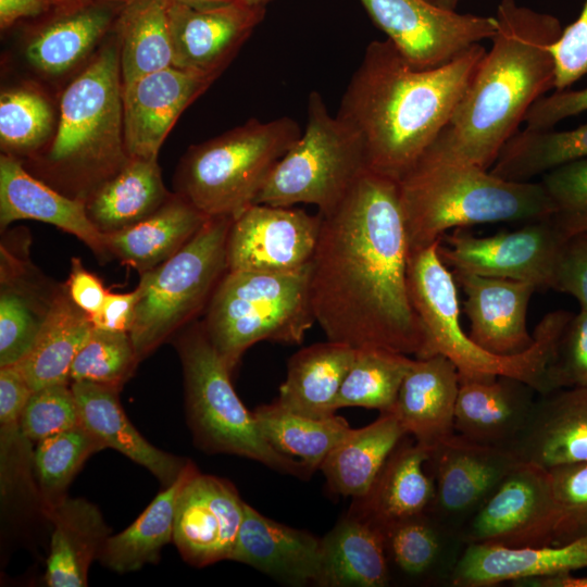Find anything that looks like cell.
<instances>
[{
    "mask_svg": "<svg viewBox=\"0 0 587 587\" xmlns=\"http://www.w3.org/2000/svg\"><path fill=\"white\" fill-rule=\"evenodd\" d=\"M107 1H110V2H112V3H117V4H120V5H123V4L128 3V2H130V1H133V0H107Z\"/></svg>",
    "mask_w": 587,
    "mask_h": 587,
    "instance_id": "obj_64",
    "label": "cell"
},
{
    "mask_svg": "<svg viewBox=\"0 0 587 587\" xmlns=\"http://www.w3.org/2000/svg\"><path fill=\"white\" fill-rule=\"evenodd\" d=\"M460 387L457 366L445 355L414 359L398 391L394 412L408 435L429 451L455 434Z\"/></svg>",
    "mask_w": 587,
    "mask_h": 587,
    "instance_id": "obj_26",
    "label": "cell"
},
{
    "mask_svg": "<svg viewBox=\"0 0 587 587\" xmlns=\"http://www.w3.org/2000/svg\"><path fill=\"white\" fill-rule=\"evenodd\" d=\"M54 5V0H0V27L5 29L21 18L34 17Z\"/></svg>",
    "mask_w": 587,
    "mask_h": 587,
    "instance_id": "obj_57",
    "label": "cell"
},
{
    "mask_svg": "<svg viewBox=\"0 0 587 587\" xmlns=\"http://www.w3.org/2000/svg\"><path fill=\"white\" fill-rule=\"evenodd\" d=\"M139 297V287L125 294L108 291L100 309L89 315L92 326L111 332L129 333Z\"/></svg>",
    "mask_w": 587,
    "mask_h": 587,
    "instance_id": "obj_56",
    "label": "cell"
},
{
    "mask_svg": "<svg viewBox=\"0 0 587 587\" xmlns=\"http://www.w3.org/2000/svg\"><path fill=\"white\" fill-rule=\"evenodd\" d=\"M548 472L558 514L552 545L587 536V461Z\"/></svg>",
    "mask_w": 587,
    "mask_h": 587,
    "instance_id": "obj_48",
    "label": "cell"
},
{
    "mask_svg": "<svg viewBox=\"0 0 587 587\" xmlns=\"http://www.w3.org/2000/svg\"><path fill=\"white\" fill-rule=\"evenodd\" d=\"M17 220L45 222L72 234L88 246L100 261L112 257L104 235L89 220L84 201L61 193L28 172L17 158L1 153V229Z\"/></svg>",
    "mask_w": 587,
    "mask_h": 587,
    "instance_id": "obj_23",
    "label": "cell"
},
{
    "mask_svg": "<svg viewBox=\"0 0 587 587\" xmlns=\"http://www.w3.org/2000/svg\"><path fill=\"white\" fill-rule=\"evenodd\" d=\"M497 32L448 125L426 148L441 157L490 170L519 132L529 108L554 88L550 46L562 33L560 21L501 0Z\"/></svg>",
    "mask_w": 587,
    "mask_h": 587,
    "instance_id": "obj_3",
    "label": "cell"
},
{
    "mask_svg": "<svg viewBox=\"0 0 587 587\" xmlns=\"http://www.w3.org/2000/svg\"><path fill=\"white\" fill-rule=\"evenodd\" d=\"M405 435L394 412L379 413L371 424L351 428L320 466L328 488L344 497H363Z\"/></svg>",
    "mask_w": 587,
    "mask_h": 587,
    "instance_id": "obj_35",
    "label": "cell"
},
{
    "mask_svg": "<svg viewBox=\"0 0 587 587\" xmlns=\"http://www.w3.org/2000/svg\"><path fill=\"white\" fill-rule=\"evenodd\" d=\"M405 61L417 70L450 63L497 32L496 16L441 9L426 0H360Z\"/></svg>",
    "mask_w": 587,
    "mask_h": 587,
    "instance_id": "obj_12",
    "label": "cell"
},
{
    "mask_svg": "<svg viewBox=\"0 0 587 587\" xmlns=\"http://www.w3.org/2000/svg\"><path fill=\"white\" fill-rule=\"evenodd\" d=\"M64 288L71 300L88 315L100 309L108 294L101 279L87 271L76 257L71 260V272Z\"/></svg>",
    "mask_w": 587,
    "mask_h": 587,
    "instance_id": "obj_55",
    "label": "cell"
},
{
    "mask_svg": "<svg viewBox=\"0 0 587 587\" xmlns=\"http://www.w3.org/2000/svg\"><path fill=\"white\" fill-rule=\"evenodd\" d=\"M89 0H54V5L62 8L63 10L74 8L83 4Z\"/></svg>",
    "mask_w": 587,
    "mask_h": 587,
    "instance_id": "obj_62",
    "label": "cell"
},
{
    "mask_svg": "<svg viewBox=\"0 0 587 587\" xmlns=\"http://www.w3.org/2000/svg\"><path fill=\"white\" fill-rule=\"evenodd\" d=\"M583 158H587V124L570 130L525 127L505 143L489 171L503 179L530 182Z\"/></svg>",
    "mask_w": 587,
    "mask_h": 587,
    "instance_id": "obj_42",
    "label": "cell"
},
{
    "mask_svg": "<svg viewBox=\"0 0 587 587\" xmlns=\"http://www.w3.org/2000/svg\"><path fill=\"white\" fill-rule=\"evenodd\" d=\"M465 294L463 311L471 322L470 338L485 351L512 357L535 342L526 326L529 300L536 285L515 279L453 271Z\"/></svg>",
    "mask_w": 587,
    "mask_h": 587,
    "instance_id": "obj_20",
    "label": "cell"
},
{
    "mask_svg": "<svg viewBox=\"0 0 587 587\" xmlns=\"http://www.w3.org/2000/svg\"><path fill=\"white\" fill-rule=\"evenodd\" d=\"M288 116L251 118L191 146L177 167L175 193L207 217L235 220L254 203L272 171L301 136Z\"/></svg>",
    "mask_w": 587,
    "mask_h": 587,
    "instance_id": "obj_7",
    "label": "cell"
},
{
    "mask_svg": "<svg viewBox=\"0 0 587 587\" xmlns=\"http://www.w3.org/2000/svg\"><path fill=\"white\" fill-rule=\"evenodd\" d=\"M233 220L209 218L176 254L141 274L129 332L139 360L208 305L227 271L226 241Z\"/></svg>",
    "mask_w": 587,
    "mask_h": 587,
    "instance_id": "obj_11",
    "label": "cell"
},
{
    "mask_svg": "<svg viewBox=\"0 0 587 587\" xmlns=\"http://www.w3.org/2000/svg\"><path fill=\"white\" fill-rule=\"evenodd\" d=\"M322 216L310 297L327 339L423 359L426 340L409 296L397 180L369 170Z\"/></svg>",
    "mask_w": 587,
    "mask_h": 587,
    "instance_id": "obj_1",
    "label": "cell"
},
{
    "mask_svg": "<svg viewBox=\"0 0 587 587\" xmlns=\"http://www.w3.org/2000/svg\"><path fill=\"white\" fill-rule=\"evenodd\" d=\"M555 63L554 88L564 90L587 75V0L579 16L550 46Z\"/></svg>",
    "mask_w": 587,
    "mask_h": 587,
    "instance_id": "obj_50",
    "label": "cell"
},
{
    "mask_svg": "<svg viewBox=\"0 0 587 587\" xmlns=\"http://www.w3.org/2000/svg\"><path fill=\"white\" fill-rule=\"evenodd\" d=\"M112 4L89 0L66 9L32 37L25 49L26 59L47 75L70 71L93 50L115 23Z\"/></svg>",
    "mask_w": 587,
    "mask_h": 587,
    "instance_id": "obj_37",
    "label": "cell"
},
{
    "mask_svg": "<svg viewBox=\"0 0 587 587\" xmlns=\"http://www.w3.org/2000/svg\"><path fill=\"white\" fill-rule=\"evenodd\" d=\"M444 237V236H442ZM570 235L554 214L512 232L476 237L454 229L439 242L442 262L457 272L528 282L551 288L559 253Z\"/></svg>",
    "mask_w": 587,
    "mask_h": 587,
    "instance_id": "obj_13",
    "label": "cell"
},
{
    "mask_svg": "<svg viewBox=\"0 0 587 587\" xmlns=\"http://www.w3.org/2000/svg\"><path fill=\"white\" fill-rule=\"evenodd\" d=\"M26 259L1 243L0 366L27 355L60 287L48 284Z\"/></svg>",
    "mask_w": 587,
    "mask_h": 587,
    "instance_id": "obj_28",
    "label": "cell"
},
{
    "mask_svg": "<svg viewBox=\"0 0 587 587\" xmlns=\"http://www.w3.org/2000/svg\"><path fill=\"white\" fill-rule=\"evenodd\" d=\"M540 183L557 213L587 217V158L545 173Z\"/></svg>",
    "mask_w": 587,
    "mask_h": 587,
    "instance_id": "obj_51",
    "label": "cell"
},
{
    "mask_svg": "<svg viewBox=\"0 0 587 587\" xmlns=\"http://www.w3.org/2000/svg\"><path fill=\"white\" fill-rule=\"evenodd\" d=\"M178 351L189 424L202 449L245 457L298 478L311 476L313 472L304 463L282 454L263 437L253 412L248 411L233 387L232 370L213 347L202 323L183 334Z\"/></svg>",
    "mask_w": 587,
    "mask_h": 587,
    "instance_id": "obj_9",
    "label": "cell"
},
{
    "mask_svg": "<svg viewBox=\"0 0 587 587\" xmlns=\"http://www.w3.org/2000/svg\"><path fill=\"white\" fill-rule=\"evenodd\" d=\"M114 27L122 86L172 66L166 0H133L121 5Z\"/></svg>",
    "mask_w": 587,
    "mask_h": 587,
    "instance_id": "obj_40",
    "label": "cell"
},
{
    "mask_svg": "<svg viewBox=\"0 0 587 587\" xmlns=\"http://www.w3.org/2000/svg\"><path fill=\"white\" fill-rule=\"evenodd\" d=\"M91 329L89 315L71 300L64 285H60L33 348L16 364L33 390L70 382L73 361Z\"/></svg>",
    "mask_w": 587,
    "mask_h": 587,
    "instance_id": "obj_38",
    "label": "cell"
},
{
    "mask_svg": "<svg viewBox=\"0 0 587 587\" xmlns=\"http://www.w3.org/2000/svg\"><path fill=\"white\" fill-rule=\"evenodd\" d=\"M536 392L507 375L460 380L454 432L480 445L511 450L529 421Z\"/></svg>",
    "mask_w": 587,
    "mask_h": 587,
    "instance_id": "obj_21",
    "label": "cell"
},
{
    "mask_svg": "<svg viewBox=\"0 0 587 587\" xmlns=\"http://www.w3.org/2000/svg\"><path fill=\"white\" fill-rule=\"evenodd\" d=\"M357 349L328 340L304 347L288 361L286 379L276 401L311 417L336 414V398Z\"/></svg>",
    "mask_w": 587,
    "mask_h": 587,
    "instance_id": "obj_34",
    "label": "cell"
},
{
    "mask_svg": "<svg viewBox=\"0 0 587 587\" xmlns=\"http://www.w3.org/2000/svg\"><path fill=\"white\" fill-rule=\"evenodd\" d=\"M242 2L250 4V5H257V7H266V4L271 0H241Z\"/></svg>",
    "mask_w": 587,
    "mask_h": 587,
    "instance_id": "obj_63",
    "label": "cell"
},
{
    "mask_svg": "<svg viewBox=\"0 0 587 587\" xmlns=\"http://www.w3.org/2000/svg\"><path fill=\"white\" fill-rule=\"evenodd\" d=\"M369 170L362 139L330 114L320 92L312 91L303 133L278 161L254 203H308L327 214Z\"/></svg>",
    "mask_w": 587,
    "mask_h": 587,
    "instance_id": "obj_10",
    "label": "cell"
},
{
    "mask_svg": "<svg viewBox=\"0 0 587 587\" xmlns=\"http://www.w3.org/2000/svg\"><path fill=\"white\" fill-rule=\"evenodd\" d=\"M78 424V405L68 383L34 390L20 419L24 437L37 442Z\"/></svg>",
    "mask_w": 587,
    "mask_h": 587,
    "instance_id": "obj_47",
    "label": "cell"
},
{
    "mask_svg": "<svg viewBox=\"0 0 587 587\" xmlns=\"http://www.w3.org/2000/svg\"><path fill=\"white\" fill-rule=\"evenodd\" d=\"M54 115L49 100L30 88H14L0 96L2 153L34 157L51 138Z\"/></svg>",
    "mask_w": 587,
    "mask_h": 587,
    "instance_id": "obj_44",
    "label": "cell"
},
{
    "mask_svg": "<svg viewBox=\"0 0 587 587\" xmlns=\"http://www.w3.org/2000/svg\"><path fill=\"white\" fill-rule=\"evenodd\" d=\"M429 450L405 435L389 454L369 491L353 499L349 512L383 529L430 511L435 484L427 470Z\"/></svg>",
    "mask_w": 587,
    "mask_h": 587,
    "instance_id": "obj_27",
    "label": "cell"
},
{
    "mask_svg": "<svg viewBox=\"0 0 587 587\" xmlns=\"http://www.w3.org/2000/svg\"><path fill=\"white\" fill-rule=\"evenodd\" d=\"M485 53L478 43L417 70L388 39L369 43L336 115L362 139L371 171L401 178L448 125Z\"/></svg>",
    "mask_w": 587,
    "mask_h": 587,
    "instance_id": "obj_2",
    "label": "cell"
},
{
    "mask_svg": "<svg viewBox=\"0 0 587 587\" xmlns=\"http://www.w3.org/2000/svg\"><path fill=\"white\" fill-rule=\"evenodd\" d=\"M587 569V536L559 545L508 548L467 544L451 577L452 587H494Z\"/></svg>",
    "mask_w": 587,
    "mask_h": 587,
    "instance_id": "obj_25",
    "label": "cell"
},
{
    "mask_svg": "<svg viewBox=\"0 0 587 587\" xmlns=\"http://www.w3.org/2000/svg\"><path fill=\"white\" fill-rule=\"evenodd\" d=\"M172 66L217 77L265 15L266 7L241 0L193 9L166 0Z\"/></svg>",
    "mask_w": 587,
    "mask_h": 587,
    "instance_id": "obj_18",
    "label": "cell"
},
{
    "mask_svg": "<svg viewBox=\"0 0 587 587\" xmlns=\"http://www.w3.org/2000/svg\"><path fill=\"white\" fill-rule=\"evenodd\" d=\"M193 9H211L230 3L235 0H172Z\"/></svg>",
    "mask_w": 587,
    "mask_h": 587,
    "instance_id": "obj_60",
    "label": "cell"
},
{
    "mask_svg": "<svg viewBox=\"0 0 587 587\" xmlns=\"http://www.w3.org/2000/svg\"><path fill=\"white\" fill-rule=\"evenodd\" d=\"M511 451L545 470L587 461V387L539 395Z\"/></svg>",
    "mask_w": 587,
    "mask_h": 587,
    "instance_id": "obj_24",
    "label": "cell"
},
{
    "mask_svg": "<svg viewBox=\"0 0 587 587\" xmlns=\"http://www.w3.org/2000/svg\"><path fill=\"white\" fill-rule=\"evenodd\" d=\"M196 472L193 464L188 462L177 479L159 492L132 525L107 538L97 560L120 574L157 563L162 548L173 540L179 492Z\"/></svg>",
    "mask_w": 587,
    "mask_h": 587,
    "instance_id": "obj_39",
    "label": "cell"
},
{
    "mask_svg": "<svg viewBox=\"0 0 587 587\" xmlns=\"http://www.w3.org/2000/svg\"><path fill=\"white\" fill-rule=\"evenodd\" d=\"M104 449L82 424L38 442L34 463L39 489L48 508L64 497V491L95 452Z\"/></svg>",
    "mask_w": 587,
    "mask_h": 587,
    "instance_id": "obj_45",
    "label": "cell"
},
{
    "mask_svg": "<svg viewBox=\"0 0 587 587\" xmlns=\"http://www.w3.org/2000/svg\"><path fill=\"white\" fill-rule=\"evenodd\" d=\"M130 160L124 140L116 36L67 85L49 147L32 157L33 175L61 193L87 199Z\"/></svg>",
    "mask_w": 587,
    "mask_h": 587,
    "instance_id": "obj_4",
    "label": "cell"
},
{
    "mask_svg": "<svg viewBox=\"0 0 587 587\" xmlns=\"http://www.w3.org/2000/svg\"><path fill=\"white\" fill-rule=\"evenodd\" d=\"M138 361L129 333L92 326L73 361L70 380L92 382L120 389Z\"/></svg>",
    "mask_w": 587,
    "mask_h": 587,
    "instance_id": "obj_46",
    "label": "cell"
},
{
    "mask_svg": "<svg viewBox=\"0 0 587 587\" xmlns=\"http://www.w3.org/2000/svg\"><path fill=\"white\" fill-rule=\"evenodd\" d=\"M245 504L227 480L198 471L184 484L176 504L173 541L193 566L229 560Z\"/></svg>",
    "mask_w": 587,
    "mask_h": 587,
    "instance_id": "obj_17",
    "label": "cell"
},
{
    "mask_svg": "<svg viewBox=\"0 0 587 587\" xmlns=\"http://www.w3.org/2000/svg\"><path fill=\"white\" fill-rule=\"evenodd\" d=\"M398 183L409 253L450 229L495 222H530L557 213L541 183L500 178L489 170L426 149Z\"/></svg>",
    "mask_w": 587,
    "mask_h": 587,
    "instance_id": "obj_5",
    "label": "cell"
},
{
    "mask_svg": "<svg viewBox=\"0 0 587 587\" xmlns=\"http://www.w3.org/2000/svg\"><path fill=\"white\" fill-rule=\"evenodd\" d=\"M310 267L284 273L226 271L208 303L202 325L232 371L255 342L303 341L315 322Z\"/></svg>",
    "mask_w": 587,
    "mask_h": 587,
    "instance_id": "obj_8",
    "label": "cell"
},
{
    "mask_svg": "<svg viewBox=\"0 0 587 587\" xmlns=\"http://www.w3.org/2000/svg\"><path fill=\"white\" fill-rule=\"evenodd\" d=\"M215 78L168 66L123 86L124 140L128 155L158 159L164 139L182 112Z\"/></svg>",
    "mask_w": 587,
    "mask_h": 587,
    "instance_id": "obj_19",
    "label": "cell"
},
{
    "mask_svg": "<svg viewBox=\"0 0 587 587\" xmlns=\"http://www.w3.org/2000/svg\"><path fill=\"white\" fill-rule=\"evenodd\" d=\"M517 461L510 449L453 434L429 451L426 466L435 484L429 513L460 535Z\"/></svg>",
    "mask_w": 587,
    "mask_h": 587,
    "instance_id": "obj_16",
    "label": "cell"
},
{
    "mask_svg": "<svg viewBox=\"0 0 587 587\" xmlns=\"http://www.w3.org/2000/svg\"><path fill=\"white\" fill-rule=\"evenodd\" d=\"M229 560L247 564L291 586H319L322 539L262 515L245 504Z\"/></svg>",
    "mask_w": 587,
    "mask_h": 587,
    "instance_id": "obj_22",
    "label": "cell"
},
{
    "mask_svg": "<svg viewBox=\"0 0 587 587\" xmlns=\"http://www.w3.org/2000/svg\"><path fill=\"white\" fill-rule=\"evenodd\" d=\"M426 1L441 9L455 11V8L458 7L461 0H426Z\"/></svg>",
    "mask_w": 587,
    "mask_h": 587,
    "instance_id": "obj_61",
    "label": "cell"
},
{
    "mask_svg": "<svg viewBox=\"0 0 587 587\" xmlns=\"http://www.w3.org/2000/svg\"><path fill=\"white\" fill-rule=\"evenodd\" d=\"M80 424L104 448H112L149 470L164 487L177 479L188 461L150 442L129 422L118 401L120 389L92 382H72Z\"/></svg>",
    "mask_w": 587,
    "mask_h": 587,
    "instance_id": "obj_29",
    "label": "cell"
},
{
    "mask_svg": "<svg viewBox=\"0 0 587 587\" xmlns=\"http://www.w3.org/2000/svg\"><path fill=\"white\" fill-rule=\"evenodd\" d=\"M555 218L563 229L571 236L574 234L587 233V217L563 215L554 213Z\"/></svg>",
    "mask_w": 587,
    "mask_h": 587,
    "instance_id": "obj_59",
    "label": "cell"
},
{
    "mask_svg": "<svg viewBox=\"0 0 587 587\" xmlns=\"http://www.w3.org/2000/svg\"><path fill=\"white\" fill-rule=\"evenodd\" d=\"M587 387V311L579 310L564 326L551 351L545 373V394Z\"/></svg>",
    "mask_w": 587,
    "mask_h": 587,
    "instance_id": "obj_49",
    "label": "cell"
},
{
    "mask_svg": "<svg viewBox=\"0 0 587 587\" xmlns=\"http://www.w3.org/2000/svg\"><path fill=\"white\" fill-rule=\"evenodd\" d=\"M513 586L527 587H587V575L575 576L572 573L553 576L534 577L517 582Z\"/></svg>",
    "mask_w": 587,
    "mask_h": 587,
    "instance_id": "obj_58",
    "label": "cell"
},
{
    "mask_svg": "<svg viewBox=\"0 0 587 587\" xmlns=\"http://www.w3.org/2000/svg\"><path fill=\"white\" fill-rule=\"evenodd\" d=\"M48 509L53 530L46 583L50 587H85L110 528L99 509L82 498L64 496Z\"/></svg>",
    "mask_w": 587,
    "mask_h": 587,
    "instance_id": "obj_31",
    "label": "cell"
},
{
    "mask_svg": "<svg viewBox=\"0 0 587 587\" xmlns=\"http://www.w3.org/2000/svg\"><path fill=\"white\" fill-rule=\"evenodd\" d=\"M390 573L415 583L450 585L466 544L429 512L384 528ZM391 575V574H390Z\"/></svg>",
    "mask_w": 587,
    "mask_h": 587,
    "instance_id": "obj_30",
    "label": "cell"
},
{
    "mask_svg": "<svg viewBox=\"0 0 587 587\" xmlns=\"http://www.w3.org/2000/svg\"><path fill=\"white\" fill-rule=\"evenodd\" d=\"M203 213L177 193L145 220L104 235L112 257L149 272L176 254L208 222Z\"/></svg>",
    "mask_w": 587,
    "mask_h": 587,
    "instance_id": "obj_32",
    "label": "cell"
},
{
    "mask_svg": "<svg viewBox=\"0 0 587 587\" xmlns=\"http://www.w3.org/2000/svg\"><path fill=\"white\" fill-rule=\"evenodd\" d=\"M253 415L267 442L287 457L300 459L312 472L351 429L336 414L311 417L292 412L276 400L255 408Z\"/></svg>",
    "mask_w": 587,
    "mask_h": 587,
    "instance_id": "obj_41",
    "label": "cell"
},
{
    "mask_svg": "<svg viewBox=\"0 0 587 587\" xmlns=\"http://www.w3.org/2000/svg\"><path fill=\"white\" fill-rule=\"evenodd\" d=\"M587 111V87L579 90H555L542 96L528 110L526 128H553L559 122Z\"/></svg>",
    "mask_w": 587,
    "mask_h": 587,
    "instance_id": "obj_53",
    "label": "cell"
},
{
    "mask_svg": "<svg viewBox=\"0 0 587 587\" xmlns=\"http://www.w3.org/2000/svg\"><path fill=\"white\" fill-rule=\"evenodd\" d=\"M33 389L17 365L0 370V425H20L22 412Z\"/></svg>",
    "mask_w": 587,
    "mask_h": 587,
    "instance_id": "obj_54",
    "label": "cell"
},
{
    "mask_svg": "<svg viewBox=\"0 0 587 587\" xmlns=\"http://www.w3.org/2000/svg\"><path fill=\"white\" fill-rule=\"evenodd\" d=\"M558 514L548 470L517 461L460 530L467 544L552 545Z\"/></svg>",
    "mask_w": 587,
    "mask_h": 587,
    "instance_id": "obj_14",
    "label": "cell"
},
{
    "mask_svg": "<svg viewBox=\"0 0 587 587\" xmlns=\"http://www.w3.org/2000/svg\"><path fill=\"white\" fill-rule=\"evenodd\" d=\"M158 159L130 158L85 202L89 220L103 235L129 227L159 210L171 197Z\"/></svg>",
    "mask_w": 587,
    "mask_h": 587,
    "instance_id": "obj_36",
    "label": "cell"
},
{
    "mask_svg": "<svg viewBox=\"0 0 587 587\" xmlns=\"http://www.w3.org/2000/svg\"><path fill=\"white\" fill-rule=\"evenodd\" d=\"M390 580L384 529L348 511L322 538L319 586L384 587Z\"/></svg>",
    "mask_w": 587,
    "mask_h": 587,
    "instance_id": "obj_33",
    "label": "cell"
},
{
    "mask_svg": "<svg viewBox=\"0 0 587 587\" xmlns=\"http://www.w3.org/2000/svg\"><path fill=\"white\" fill-rule=\"evenodd\" d=\"M413 359L384 348L357 349L336 398V410L362 407L391 412Z\"/></svg>",
    "mask_w": 587,
    "mask_h": 587,
    "instance_id": "obj_43",
    "label": "cell"
},
{
    "mask_svg": "<svg viewBox=\"0 0 587 587\" xmlns=\"http://www.w3.org/2000/svg\"><path fill=\"white\" fill-rule=\"evenodd\" d=\"M439 242L409 253L408 259L409 296L426 340L424 358L445 355L457 366L460 380L507 375L544 395L547 363L572 314L563 310L548 313L534 330V345L523 353L500 357L485 351L461 326L458 284L439 257Z\"/></svg>",
    "mask_w": 587,
    "mask_h": 587,
    "instance_id": "obj_6",
    "label": "cell"
},
{
    "mask_svg": "<svg viewBox=\"0 0 587 587\" xmlns=\"http://www.w3.org/2000/svg\"><path fill=\"white\" fill-rule=\"evenodd\" d=\"M322 220L300 208L251 204L230 224L227 271L284 273L310 265Z\"/></svg>",
    "mask_w": 587,
    "mask_h": 587,
    "instance_id": "obj_15",
    "label": "cell"
},
{
    "mask_svg": "<svg viewBox=\"0 0 587 587\" xmlns=\"http://www.w3.org/2000/svg\"><path fill=\"white\" fill-rule=\"evenodd\" d=\"M551 288L573 296L580 309L587 311V233L571 235L564 242Z\"/></svg>",
    "mask_w": 587,
    "mask_h": 587,
    "instance_id": "obj_52",
    "label": "cell"
}]
</instances>
